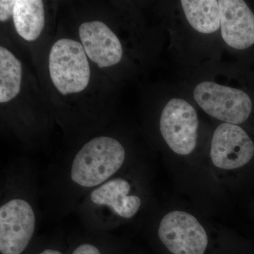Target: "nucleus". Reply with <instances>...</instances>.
<instances>
[{"label": "nucleus", "mask_w": 254, "mask_h": 254, "mask_svg": "<svg viewBox=\"0 0 254 254\" xmlns=\"http://www.w3.org/2000/svg\"><path fill=\"white\" fill-rule=\"evenodd\" d=\"M79 36L86 55L100 68L109 67L121 61L123 46L105 23L100 21L82 23Z\"/></svg>", "instance_id": "obj_10"}, {"label": "nucleus", "mask_w": 254, "mask_h": 254, "mask_svg": "<svg viewBox=\"0 0 254 254\" xmlns=\"http://www.w3.org/2000/svg\"><path fill=\"white\" fill-rule=\"evenodd\" d=\"M21 62L9 50L0 48V103L14 99L21 90Z\"/></svg>", "instance_id": "obj_13"}, {"label": "nucleus", "mask_w": 254, "mask_h": 254, "mask_svg": "<svg viewBox=\"0 0 254 254\" xmlns=\"http://www.w3.org/2000/svg\"><path fill=\"white\" fill-rule=\"evenodd\" d=\"M68 245L61 241L33 242L25 254H67Z\"/></svg>", "instance_id": "obj_15"}, {"label": "nucleus", "mask_w": 254, "mask_h": 254, "mask_svg": "<svg viewBox=\"0 0 254 254\" xmlns=\"http://www.w3.org/2000/svg\"><path fill=\"white\" fill-rule=\"evenodd\" d=\"M15 28L20 36L27 41L38 38L45 26L43 1L17 0L13 14Z\"/></svg>", "instance_id": "obj_11"}, {"label": "nucleus", "mask_w": 254, "mask_h": 254, "mask_svg": "<svg viewBox=\"0 0 254 254\" xmlns=\"http://www.w3.org/2000/svg\"><path fill=\"white\" fill-rule=\"evenodd\" d=\"M180 4L187 21L195 31L212 34L220 29L218 0H182Z\"/></svg>", "instance_id": "obj_12"}, {"label": "nucleus", "mask_w": 254, "mask_h": 254, "mask_svg": "<svg viewBox=\"0 0 254 254\" xmlns=\"http://www.w3.org/2000/svg\"><path fill=\"white\" fill-rule=\"evenodd\" d=\"M220 33L230 48L245 50L254 45V14L242 0H218Z\"/></svg>", "instance_id": "obj_9"}, {"label": "nucleus", "mask_w": 254, "mask_h": 254, "mask_svg": "<svg viewBox=\"0 0 254 254\" xmlns=\"http://www.w3.org/2000/svg\"><path fill=\"white\" fill-rule=\"evenodd\" d=\"M126 159L125 146L113 137H95L85 143L52 185L60 213L74 212L87 193L122 173Z\"/></svg>", "instance_id": "obj_1"}, {"label": "nucleus", "mask_w": 254, "mask_h": 254, "mask_svg": "<svg viewBox=\"0 0 254 254\" xmlns=\"http://www.w3.org/2000/svg\"><path fill=\"white\" fill-rule=\"evenodd\" d=\"M130 175L121 173L87 193L76 206L87 231H111L136 216L143 204L141 189Z\"/></svg>", "instance_id": "obj_2"}, {"label": "nucleus", "mask_w": 254, "mask_h": 254, "mask_svg": "<svg viewBox=\"0 0 254 254\" xmlns=\"http://www.w3.org/2000/svg\"><path fill=\"white\" fill-rule=\"evenodd\" d=\"M199 122L195 108L187 100L173 98L164 107L160 131L164 141L177 155H190L197 144Z\"/></svg>", "instance_id": "obj_7"}, {"label": "nucleus", "mask_w": 254, "mask_h": 254, "mask_svg": "<svg viewBox=\"0 0 254 254\" xmlns=\"http://www.w3.org/2000/svg\"><path fill=\"white\" fill-rule=\"evenodd\" d=\"M214 166L223 170L243 168L254 156V143L239 125L222 123L212 137L210 151Z\"/></svg>", "instance_id": "obj_8"}, {"label": "nucleus", "mask_w": 254, "mask_h": 254, "mask_svg": "<svg viewBox=\"0 0 254 254\" xmlns=\"http://www.w3.org/2000/svg\"><path fill=\"white\" fill-rule=\"evenodd\" d=\"M52 81L62 95L84 91L89 83L91 69L81 43L68 38L56 42L50 52Z\"/></svg>", "instance_id": "obj_4"}, {"label": "nucleus", "mask_w": 254, "mask_h": 254, "mask_svg": "<svg viewBox=\"0 0 254 254\" xmlns=\"http://www.w3.org/2000/svg\"><path fill=\"white\" fill-rule=\"evenodd\" d=\"M193 98L210 116L225 123L239 125L252 114L253 103L245 91L213 81H203L195 87Z\"/></svg>", "instance_id": "obj_5"}, {"label": "nucleus", "mask_w": 254, "mask_h": 254, "mask_svg": "<svg viewBox=\"0 0 254 254\" xmlns=\"http://www.w3.org/2000/svg\"><path fill=\"white\" fill-rule=\"evenodd\" d=\"M111 234L87 231L68 245L67 254H120Z\"/></svg>", "instance_id": "obj_14"}, {"label": "nucleus", "mask_w": 254, "mask_h": 254, "mask_svg": "<svg viewBox=\"0 0 254 254\" xmlns=\"http://www.w3.org/2000/svg\"><path fill=\"white\" fill-rule=\"evenodd\" d=\"M120 254H123V252H120Z\"/></svg>", "instance_id": "obj_17"}, {"label": "nucleus", "mask_w": 254, "mask_h": 254, "mask_svg": "<svg viewBox=\"0 0 254 254\" xmlns=\"http://www.w3.org/2000/svg\"><path fill=\"white\" fill-rule=\"evenodd\" d=\"M31 174H9L1 190L0 254H25L34 242L38 222Z\"/></svg>", "instance_id": "obj_3"}, {"label": "nucleus", "mask_w": 254, "mask_h": 254, "mask_svg": "<svg viewBox=\"0 0 254 254\" xmlns=\"http://www.w3.org/2000/svg\"><path fill=\"white\" fill-rule=\"evenodd\" d=\"M16 1L1 0L0 1V21L5 22L14 14L15 4Z\"/></svg>", "instance_id": "obj_16"}, {"label": "nucleus", "mask_w": 254, "mask_h": 254, "mask_svg": "<svg viewBox=\"0 0 254 254\" xmlns=\"http://www.w3.org/2000/svg\"><path fill=\"white\" fill-rule=\"evenodd\" d=\"M157 235L170 254H209L208 233L198 219L187 212L165 214L159 222Z\"/></svg>", "instance_id": "obj_6"}]
</instances>
